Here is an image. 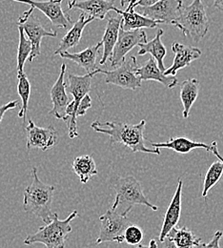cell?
Masks as SVG:
<instances>
[{"mask_svg":"<svg viewBox=\"0 0 223 248\" xmlns=\"http://www.w3.org/2000/svg\"><path fill=\"white\" fill-rule=\"evenodd\" d=\"M145 125L146 121L142 120L137 124H125L121 122H107L101 124L99 122H95L91 127L97 133L109 136L112 143L123 144L134 153L141 152L160 155V149H150L145 146Z\"/></svg>","mask_w":223,"mask_h":248,"instance_id":"cell-1","label":"cell"},{"mask_svg":"<svg viewBox=\"0 0 223 248\" xmlns=\"http://www.w3.org/2000/svg\"><path fill=\"white\" fill-rule=\"evenodd\" d=\"M32 172V183L24 190L23 209L48 224L53 220L55 214L52 211L55 187L45 185L39 180L35 167Z\"/></svg>","mask_w":223,"mask_h":248,"instance_id":"cell-2","label":"cell"},{"mask_svg":"<svg viewBox=\"0 0 223 248\" xmlns=\"http://www.w3.org/2000/svg\"><path fill=\"white\" fill-rule=\"evenodd\" d=\"M114 189L117 196L111 209L122 216L127 217L132 208L138 204L145 205L154 211L159 210V207L153 204L144 195L140 183L132 176L119 178L114 184Z\"/></svg>","mask_w":223,"mask_h":248,"instance_id":"cell-3","label":"cell"},{"mask_svg":"<svg viewBox=\"0 0 223 248\" xmlns=\"http://www.w3.org/2000/svg\"><path fill=\"white\" fill-rule=\"evenodd\" d=\"M78 216V212L74 210L70 216L63 220L59 219L57 213L54 214L53 220L37 229L33 234L29 235L24 244L31 246L32 244H42L46 248H65L68 235L72 232L71 221Z\"/></svg>","mask_w":223,"mask_h":248,"instance_id":"cell-4","label":"cell"},{"mask_svg":"<svg viewBox=\"0 0 223 248\" xmlns=\"http://www.w3.org/2000/svg\"><path fill=\"white\" fill-rule=\"evenodd\" d=\"M174 26L194 42L200 41L209 30V19L202 0H193L191 5L183 6Z\"/></svg>","mask_w":223,"mask_h":248,"instance_id":"cell-5","label":"cell"},{"mask_svg":"<svg viewBox=\"0 0 223 248\" xmlns=\"http://www.w3.org/2000/svg\"><path fill=\"white\" fill-rule=\"evenodd\" d=\"M96 74H99V69H97L96 72L86 74L84 76H76V75H68L69 79V86H68V92L73 94L74 100L70 102V104L67 107V117H66V124L68 126L69 131V137L71 139L78 137L77 133V107L81 100L89 93L91 91V83L93 78Z\"/></svg>","mask_w":223,"mask_h":248,"instance_id":"cell-6","label":"cell"},{"mask_svg":"<svg viewBox=\"0 0 223 248\" xmlns=\"http://www.w3.org/2000/svg\"><path fill=\"white\" fill-rule=\"evenodd\" d=\"M101 222L99 236L96 239V245L103 243H118L125 242V231L133 223L127 217L120 215L113 209H109L105 214L99 217Z\"/></svg>","mask_w":223,"mask_h":248,"instance_id":"cell-7","label":"cell"},{"mask_svg":"<svg viewBox=\"0 0 223 248\" xmlns=\"http://www.w3.org/2000/svg\"><path fill=\"white\" fill-rule=\"evenodd\" d=\"M138 67L135 57L132 56L129 61H125L123 64L114 68L112 71L99 69V74L105 75V82L108 84L135 91L141 86V80L136 75Z\"/></svg>","mask_w":223,"mask_h":248,"instance_id":"cell-8","label":"cell"},{"mask_svg":"<svg viewBox=\"0 0 223 248\" xmlns=\"http://www.w3.org/2000/svg\"><path fill=\"white\" fill-rule=\"evenodd\" d=\"M33 8L26 11L21 16L18 18V26L23 29L25 34H27L29 40L31 41L32 46V55L29 59L30 62H32L34 59L40 56V45L41 40L45 36L57 37L58 32L54 31H47L38 18L32 14Z\"/></svg>","mask_w":223,"mask_h":248,"instance_id":"cell-9","label":"cell"},{"mask_svg":"<svg viewBox=\"0 0 223 248\" xmlns=\"http://www.w3.org/2000/svg\"><path fill=\"white\" fill-rule=\"evenodd\" d=\"M182 7V0H160L150 7H138V12L155 21L174 26Z\"/></svg>","mask_w":223,"mask_h":248,"instance_id":"cell-10","label":"cell"},{"mask_svg":"<svg viewBox=\"0 0 223 248\" xmlns=\"http://www.w3.org/2000/svg\"><path fill=\"white\" fill-rule=\"evenodd\" d=\"M147 42V34L143 30L125 31L121 25L118 42L110 58L113 68H117L126 61L128 53L140 43Z\"/></svg>","mask_w":223,"mask_h":248,"instance_id":"cell-11","label":"cell"},{"mask_svg":"<svg viewBox=\"0 0 223 248\" xmlns=\"http://www.w3.org/2000/svg\"><path fill=\"white\" fill-rule=\"evenodd\" d=\"M20 2L31 6V8L37 9L42 12L51 23L55 27H60L63 29H69L74 22L71 16L64 12L61 6L62 0H48V1H36V0H11Z\"/></svg>","mask_w":223,"mask_h":248,"instance_id":"cell-12","label":"cell"},{"mask_svg":"<svg viewBox=\"0 0 223 248\" xmlns=\"http://www.w3.org/2000/svg\"><path fill=\"white\" fill-rule=\"evenodd\" d=\"M27 132V148L41 149L47 151L58 143V132L53 125L47 128L38 127L29 119V124L26 126Z\"/></svg>","mask_w":223,"mask_h":248,"instance_id":"cell-13","label":"cell"},{"mask_svg":"<svg viewBox=\"0 0 223 248\" xmlns=\"http://www.w3.org/2000/svg\"><path fill=\"white\" fill-rule=\"evenodd\" d=\"M65 73H66V64L61 65L60 73L58 78V80L53 85L51 89V99L53 103V109L50 112V115L55 116L58 120H66L67 107L69 103V96L66 93L68 83L65 81Z\"/></svg>","mask_w":223,"mask_h":248,"instance_id":"cell-14","label":"cell"},{"mask_svg":"<svg viewBox=\"0 0 223 248\" xmlns=\"http://www.w3.org/2000/svg\"><path fill=\"white\" fill-rule=\"evenodd\" d=\"M172 50L175 54V59L173 65L164 72L166 76H176L178 71L190 66L192 62L198 60L202 55L200 49L178 42L172 44Z\"/></svg>","mask_w":223,"mask_h":248,"instance_id":"cell-15","label":"cell"},{"mask_svg":"<svg viewBox=\"0 0 223 248\" xmlns=\"http://www.w3.org/2000/svg\"><path fill=\"white\" fill-rule=\"evenodd\" d=\"M182 187H183V182L179 178L178 186L176 189V192L173 196V199L167 208V211L165 213L162 228L160 231L159 240L163 241L170 231L177 226V224L179 221L180 214H181V196H182Z\"/></svg>","mask_w":223,"mask_h":248,"instance_id":"cell-16","label":"cell"},{"mask_svg":"<svg viewBox=\"0 0 223 248\" xmlns=\"http://www.w3.org/2000/svg\"><path fill=\"white\" fill-rule=\"evenodd\" d=\"M116 0H72L68 1L70 10L77 9L88 16L102 20L110 11L115 10Z\"/></svg>","mask_w":223,"mask_h":248,"instance_id":"cell-17","label":"cell"},{"mask_svg":"<svg viewBox=\"0 0 223 248\" xmlns=\"http://www.w3.org/2000/svg\"><path fill=\"white\" fill-rule=\"evenodd\" d=\"M136 75L140 80H155L163 84L168 89H173L178 85V80L176 76H166L162 72L154 58H150L147 62L138 67Z\"/></svg>","mask_w":223,"mask_h":248,"instance_id":"cell-18","label":"cell"},{"mask_svg":"<svg viewBox=\"0 0 223 248\" xmlns=\"http://www.w3.org/2000/svg\"><path fill=\"white\" fill-rule=\"evenodd\" d=\"M121 25H122V17L108 16L106 28L101 40V42L103 43V55L99 62L100 65L106 64L107 61L111 58L114 48L119 39Z\"/></svg>","mask_w":223,"mask_h":248,"instance_id":"cell-19","label":"cell"},{"mask_svg":"<svg viewBox=\"0 0 223 248\" xmlns=\"http://www.w3.org/2000/svg\"><path fill=\"white\" fill-rule=\"evenodd\" d=\"M96 20L95 18L86 16L85 14H81L78 17V19L74 22V24L72 26V28L68 31V32L64 35L63 38L61 39L59 48L55 51L54 56L60 55L64 52H68L69 49L76 47L80 39L82 37V33L84 31V28L92 21Z\"/></svg>","mask_w":223,"mask_h":248,"instance_id":"cell-20","label":"cell"},{"mask_svg":"<svg viewBox=\"0 0 223 248\" xmlns=\"http://www.w3.org/2000/svg\"><path fill=\"white\" fill-rule=\"evenodd\" d=\"M101 46H103V43L100 41L99 43H97L94 46H90L86 48L82 52L74 53V54L64 52L59 56L62 59L75 62L82 69H84L87 72V74H90V73L96 72L98 69L96 68V59H97V55L99 54V49Z\"/></svg>","mask_w":223,"mask_h":248,"instance_id":"cell-21","label":"cell"},{"mask_svg":"<svg viewBox=\"0 0 223 248\" xmlns=\"http://www.w3.org/2000/svg\"><path fill=\"white\" fill-rule=\"evenodd\" d=\"M154 148H167L171 149L178 154H188L193 149H205L208 152H212V145H207L202 142L193 141L187 138H171L167 142H151Z\"/></svg>","mask_w":223,"mask_h":248,"instance_id":"cell-22","label":"cell"},{"mask_svg":"<svg viewBox=\"0 0 223 248\" xmlns=\"http://www.w3.org/2000/svg\"><path fill=\"white\" fill-rule=\"evenodd\" d=\"M114 11L122 17V27L125 31H134V30H140V29H154L160 24L158 21H155L151 18H148L140 15L137 12H134V10L126 12V11H120L118 8H115Z\"/></svg>","mask_w":223,"mask_h":248,"instance_id":"cell-23","label":"cell"},{"mask_svg":"<svg viewBox=\"0 0 223 248\" xmlns=\"http://www.w3.org/2000/svg\"><path fill=\"white\" fill-rule=\"evenodd\" d=\"M164 31L162 29H159L157 31L156 36L151 40L147 41L145 43H140L138 45L139 51L137 53V56H144L146 54H150L158 63L160 70L162 72H165V66H164V58L166 56L167 50L164 44L161 41V36L163 35Z\"/></svg>","mask_w":223,"mask_h":248,"instance_id":"cell-24","label":"cell"},{"mask_svg":"<svg viewBox=\"0 0 223 248\" xmlns=\"http://www.w3.org/2000/svg\"><path fill=\"white\" fill-rule=\"evenodd\" d=\"M73 170L75 175L79 178L80 183L85 185L90 179L97 175L96 164L93 155H79L75 157L72 164Z\"/></svg>","mask_w":223,"mask_h":248,"instance_id":"cell-25","label":"cell"},{"mask_svg":"<svg viewBox=\"0 0 223 248\" xmlns=\"http://www.w3.org/2000/svg\"><path fill=\"white\" fill-rule=\"evenodd\" d=\"M199 92V81L196 78L186 79L180 86V99L183 105V119H188L192 106L196 100Z\"/></svg>","mask_w":223,"mask_h":248,"instance_id":"cell-26","label":"cell"},{"mask_svg":"<svg viewBox=\"0 0 223 248\" xmlns=\"http://www.w3.org/2000/svg\"><path fill=\"white\" fill-rule=\"evenodd\" d=\"M178 248H197L201 239L197 238L188 227H174L167 236Z\"/></svg>","mask_w":223,"mask_h":248,"instance_id":"cell-27","label":"cell"},{"mask_svg":"<svg viewBox=\"0 0 223 248\" xmlns=\"http://www.w3.org/2000/svg\"><path fill=\"white\" fill-rule=\"evenodd\" d=\"M17 78H18L17 92L20 96L21 102H22V106L18 113V117L20 119H22L23 124H25L27 112H28V103H29V98H30V94H31V84H30L28 77L25 73L17 75Z\"/></svg>","mask_w":223,"mask_h":248,"instance_id":"cell-28","label":"cell"},{"mask_svg":"<svg viewBox=\"0 0 223 248\" xmlns=\"http://www.w3.org/2000/svg\"><path fill=\"white\" fill-rule=\"evenodd\" d=\"M19 31V44L17 49V75L24 73V65L32 55V46L31 41L25 36V32L18 26Z\"/></svg>","mask_w":223,"mask_h":248,"instance_id":"cell-29","label":"cell"},{"mask_svg":"<svg viewBox=\"0 0 223 248\" xmlns=\"http://www.w3.org/2000/svg\"><path fill=\"white\" fill-rule=\"evenodd\" d=\"M223 175V163L221 160L214 162L209 167V169L206 172L205 178H204V184H203V189H202V194H201L205 200L207 199L210 189L220 182Z\"/></svg>","mask_w":223,"mask_h":248,"instance_id":"cell-30","label":"cell"},{"mask_svg":"<svg viewBox=\"0 0 223 248\" xmlns=\"http://www.w3.org/2000/svg\"><path fill=\"white\" fill-rule=\"evenodd\" d=\"M124 238H125V243H127L128 245L138 246L140 245L143 239V232L138 226L132 224L126 229Z\"/></svg>","mask_w":223,"mask_h":248,"instance_id":"cell-31","label":"cell"},{"mask_svg":"<svg viewBox=\"0 0 223 248\" xmlns=\"http://www.w3.org/2000/svg\"><path fill=\"white\" fill-rule=\"evenodd\" d=\"M223 231H217L208 244H199L197 248H221L220 246V241L223 238Z\"/></svg>","mask_w":223,"mask_h":248,"instance_id":"cell-32","label":"cell"},{"mask_svg":"<svg viewBox=\"0 0 223 248\" xmlns=\"http://www.w3.org/2000/svg\"><path fill=\"white\" fill-rule=\"evenodd\" d=\"M92 107V98L89 94H87L79 103L78 107H77V117L80 116H84L87 112L88 109H90Z\"/></svg>","mask_w":223,"mask_h":248,"instance_id":"cell-33","label":"cell"},{"mask_svg":"<svg viewBox=\"0 0 223 248\" xmlns=\"http://www.w3.org/2000/svg\"><path fill=\"white\" fill-rule=\"evenodd\" d=\"M19 105V100H14V101H11V102H8L2 106H0V124L3 120V117L5 115L6 112H8L9 110H12L15 107H17Z\"/></svg>","mask_w":223,"mask_h":248,"instance_id":"cell-34","label":"cell"},{"mask_svg":"<svg viewBox=\"0 0 223 248\" xmlns=\"http://www.w3.org/2000/svg\"><path fill=\"white\" fill-rule=\"evenodd\" d=\"M157 240V248H178L176 244L170 240L168 237H166L163 241H160L159 238Z\"/></svg>","mask_w":223,"mask_h":248,"instance_id":"cell-35","label":"cell"},{"mask_svg":"<svg viewBox=\"0 0 223 248\" xmlns=\"http://www.w3.org/2000/svg\"><path fill=\"white\" fill-rule=\"evenodd\" d=\"M160 0H138L134 6V9L136 8V7H150V6H153L155 5L156 3H158Z\"/></svg>","mask_w":223,"mask_h":248,"instance_id":"cell-36","label":"cell"},{"mask_svg":"<svg viewBox=\"0 0 223 248\" xmlns=\"http://www.w3.org/2000/svg\"><path fill=\"white\" fill-rule=\"evenodd\" d=\"M211 145H212V152L214 153V155H216L223 163V156H222V155L218 151V143H217V141L214 140Z\"/></svg>","mask_w":223,"mask_h":248,"instance_id":"cell-37","label":"cell"},{"mask_svg":"<svg viewBox=\"0 0 223 248\" xmlns=\"http://www.w3.org/2000/svg\"><path fill=\"white\" fill-rule=\"evenodd\" d=\"M215 8L223 12V0H213Z\"/></svg>","mask_w":223,"mask_h":248,"instance_id":"cell-38","label":"cell"},{"mask_svg":"<svg viewBox=\"0 0 223 248\" xmlns=\"http://www.w3.org/2000/svg\"><path fill=\"white\" fill-rule=\"evenodd\" d=\"M137 1H138V0H129V6H128V8L125 11H126V12H130V11L134 10V4H135Z\"/></svg>","mask_w":223,"mask_h":248,"instance_id":"cell-39","label":"cell"},{"mask_svg":"<svg viewBox=\"0 0 223 248\" xmlns=\"http://www.w3.org/2000/svg\"><path fill=\"white\" fill-rule=\"evenodd\" d=\"M120 1V5H121V7H124L125 6V4L127 3L129 0H119Z\"/></svg>","mask_w":223,"mask_h":248,"instance_id":"cell-40","label":"cell"},{"mask_svg":"<svg viewBox=\"0 0 223 248\" xmlns=\"http://www.w3.org/2000/svg\"><path fill=\"white\" fill-rule=\"evenodd\" d=\"M135 248H150V247H145V246H142V245H138V246H136Z\"/></svg>","mask_w":223,"mask_h":248,"instance_id":"cell-41","label":"cell"}]
</instances>
